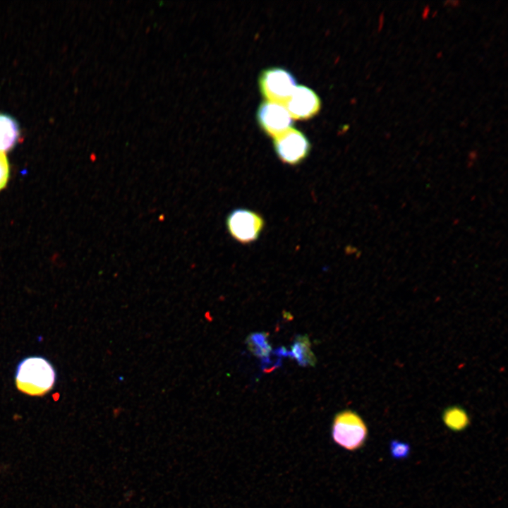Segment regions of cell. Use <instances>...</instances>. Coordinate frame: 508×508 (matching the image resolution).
Instances as JSON below:
<instances>
[{
  "label": "cell",
  "mask_w": 508,
  "mask_h": 508,
  "mask_svg": "<svg viewBox=\"0 0 508 508\" xmlns=\"http://www.w3.org/2000/svg\"><path fill=\"white\" fill-rule=\"evenodd\" d=\"M56 374L52 364L41 356H28L17 365L15 382L17 389L30 396H43L52 389Z\"/></svg>",
  "instance_id": "obj_1"
},
{
  "label": "cell",
  "mask_w": 508,
  "mask_h": 508,
  "mask_svg": "<svg viewBox=\"0 0 508 508\" xmlns=\"http://www.w3.org/2000/svg\"><path fill=\"white\" fill-rule=\"evenodd\" d=\"M368 428L363 419L352 411H344L336 415L332 425L333 441L341 448L355 451L365 444Z\"/></svg>",
  "instance_id": "obj_2"
},
{
  "label": "cell",
  "mask_w": 508,
  "mask_h": 508,
  "mask_svg": "<svg viewBox=\"0 0 508 508\" xmlns=\"http://www.w3.org/2000/svg\"><path fill=\"white\" fill-rule=\"evenodd\" d=\"M230 236L241 244L256 241L265 228V219L259 213L248 208H236L226 218Z\"/></svg>",
  "instance_id": "obj_3"
},
{
  "label": "cell",
  "mask_w": 508,
  "mask_h": 508,
  "mask_svg": "<svg viewBox=\"0 0 508 508\" xmlns=\"http://www.w3.org/2000/svg\"><path fill=\"white\" fill-rule=\"evenodd\" d=\"M259 86L267 100L284 104L297 84L290 72L282 68L274 67L261 73Z\"/></svg>",
  "instance_id": "obj_4"
},
{
  "label": "cell",
  "mask_w": 508,
  "mask_h": 508,
  "mask_svg": "<svg viewBox=\"0 0 508 508\" xmlns=\"http://www.w3.org/2000/svg\"><path fill=\"white\" fill-rule=\"evenodd\" d=\"M273 145L277 157L283 163L292 166L301 163L310 150L306 136L292 127L273 138Z\"/></svg>",
  "instance_id": "obj_5"
},
{
  "label": "cell",
  "mask_w": 508,
  "mask_h": 508,
  "mask_svg": "<svg viewBox=\"0 0 508 508\" xmlns=\"http://www.w3.org/2000/svg\"><path fill=\"white\" fill-rule=\"evenodd\" d=\"M257 119L262 129L273 138L291 128L293 123V119L283 104L268 100L259 106Z\"/></svg>",
  "instance_id": "obj_6"
},
{
  "label": "cell",
  "mask_w": 508,
  "mask_h": 508,
  "mask_svg": "<svg viewBox=\"0 0 508 508\" xmlns=\"http://www.w3.org/2000/svg\"><path fill=\"white\" fill-rule=\"evenodd\" d=\"M292 119H307L320 109L321 102L317 94L304 85H297L283 104Z\"/></svg>",
  "instance_id": "obj_7"
},
{
  "label": "cell",
  "mask_w": 508,
  "mask_h": 508,
  "mask_svg": "<svg viewBox=\"0 0 508 508\" xmlns=\"http://www.w3.org/2000/svg\"><path fill=\"white\" fill-rule=\"evenodd\" d=\"M279 356H289L297 361L301 366H314L316 362L315 355L310 349V342L307 336H298L291 346V351L280 347L274 352Z\"/></svg>",
  "instance_id": "obj_8"
},
{
  "label": "cell",
  "mask_w": 508,
  "mask_h": 508,
  "mask_svg": "<svg viewBox=\"0 0 508 508\" xmlns=\"http://www.w3.org/2000/svg\"><path fill=\"white\" fill-rule=\"evenodd\" d=\"M267 333L256 332L249 335L246 340L249 350L260 359L262 368L265 372L274 369L270 362L272 348L267 341Z\"/></svg>",
  "instance_id": "obj_9"
},
{
  "label": "cell",
  "mask_w": 508,
  "mask_h": 508,
  "mask_svg": "<svg viewBox=\"0 0 508 508\" xmlns=\"http://www.w3.org/2000/svg\"><path fill=\"white\" fill-rule=\"evenodd\" d=\"M20 129L17 121L11 116L0 113V153L11 150L17 143Z\"/></svg>",
  "instance_id": "obj_10"
},
{
  "label": "cell",
  "mask_w": 508,
  "mask_h": 508,
  "mask_svg": "<svg viewBox=\"0 0 508 508\" xmlns=\"http://www.w3.org/2000/svg\"><path fill=\"white\" fill-rule=\"evenodd\" d=\"M442 420L449 429L455 432L466 429L470 423L466 411L457 406L447 408L443 412Z\"/></svg>",
  "instance_id": "obj_11"
},
{
  "label": "cell",
  "mask_w": 508,
  "mask_h": 508,
  "mask_svg": "<svg viewBox=\"0 0 508 508\" xmlns=\"http://www.w3.org/2000/svg\"><path fill=\"white\" fill-rule=\"evenodd\" d=\"M389 450L394 459H402L408 457L411 452V447L406 442L393 440L389 443Z\"/></svg>",
  "instance_id": "obj_12"
},
{
  "label": "cell",
  "mask_w": 508,
  "mask_h": 508,
  "mask_svg": "<svg viewBox=\"0 0 508 508\" xmlns=\"http://www.w3.org/2000/svg\"><path fill=\"white\" fill-rule=\"evenodd\" d=\"M9 178V164L5 154L0 153V190L6 185Z\"/></svg>",
  "instance_id": "obj_13"
},
{
  "label": "cell",
  "mask_w": 508,
  "mask_h": 508,
  "mask_svg": "<svg viewBox=\"0 0 508 508\" xmlns=\"http://www.w3.org/2000/svg\"><path fill=\"white\" fill-rule=\"evenodd\" d=\"M378 21H379L378 31L380 32L382 30V28L383 26V22H384V13H382L380 15Z\"/></svg>",
  "instance_id": "obj_14"
},
{
  "label": "cell",
  "mask_w": 508,
  "mask_h": 508,
  "mask_svg": "<svg viewBox=\"0 0 508 508\" xmlns=\"http://www.w3.org/2000/svg\"><path fill=\"white\" fill-rule=\"evenodd\" d=\"M429 13H430V7H429L428 5H427V6L424 8V9H423V11L422 18H423V19L427 18Z\"/></svg>",
  "instance_id": "obj_15"
}]
</instances>
